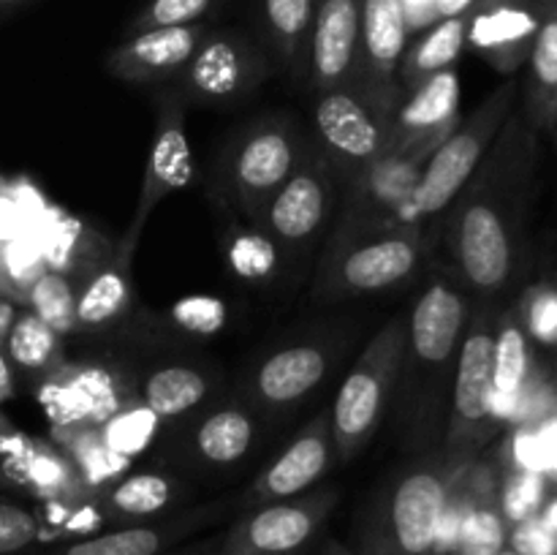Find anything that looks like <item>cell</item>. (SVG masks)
<instances>
[{"instance_id": "e575fe53", "label": "cell", "mask_w": 557, "mask_h": 555, "mask_svg": "<svg viewBox=\"0 0 557 555\" xmlns=\"http://www.w3.org/2000/svg\"><path fill=\"white\" fill-rule=\"evenodd\" d=\"M228 270L248 283H267L281 270V248L261 226L237 229L226 245Z\"/></svg>"}, {"instance_id": "e0dca14e", "label": "cell", "mask_w": 557, "mask_h": 555, "mask_svg": "<svg viewBox=\"0 0 557 555\" xmlns=\"http://www.w3.org/2000/svg\"><path fill=\"white\" fill-rule=\"evenodd\" d=\"M332 455V419L330 411H321L302 428V433L283 449V455L256 479L245 493V509L275 504V501L294 498L313 488L330 471Z\"/></svg>"}, {"instance_id": "9c48e42d", "label": "cell", "mask_w": 557, "mask_h": 555, "mask_svg": "<svg viewBox=\"0 0 557 555\" xmlns=\"http://www.w3.org/2000/svg\"><path fill=\"white\" fill-rule=\"evenodd\" d=\"M335 490L259 506L218 536L215 555H294L321 531L335 506Z\"/></svg>"}, {"instance_id": "681fc988", "label": "cell", "mask_w": 557, "mask_h": 555, "mask_svg": "<svg viewBox=\"0 0 557 555\" xmlns=\"http://www.w3.org/2000/svg\"><path fill=\"white\" fill-rule=\"evenodd\" d=\"M16 305L11 303V299H5V297H0V348L5 346V337H9V332H11V326H14V321H16Z\"/></svg>"}, {"instance_id": "7dc6e473", "label": "cell", "mask_w": 557, "mask_h": 555, "mask_svg": "<svg viewBox=\"0 0 557 555\" xmlns=\"http://www.w3.org/2000/svg\"><path fill=\"white\" fill-rule=\"evenodd\" d=\"M27 435H22L20 430L14 428V424L9 422V419L0 414V460H5V457L16 455V452H22L27 446Z\"/></svg>"}, {"instance_id": "836d02e7", "label": "cell", "mask_w": 557, "mask_h": 555, "mask_svg": "<svg viewBox=\"0 0 557 555\" xmlns=\"http://www.w3.org/2000/svg\"><path fill=\"white\" fill-rule=\"evenodd\" d=\"M5 351H9V362L14 368L25 370V373L47 375L60 365V354H63V335L44 324L36 313H20L14 326H11L9 337H5Z\"/></svg>"}, {"instance_id": "83f0119b", "label": "cell", "mask_w": 557, "mask_h": 555, "mask_svg": "<svg viewBox=\"0 0 557 555\" xmlns=\"http://www.w3.org/2000/svg\"><path fill=\"white\" fill-rule=\"evenodd\" d=\"M468 44V14L462 16H449V20L433 22V27L419 36V41H413L411 47L403 54V63L397 69L400 76V85L406 90L417 87L419 82H424L428 76L438 74V71L451 69L457 63V58L462 54Z\"/></svg>"}, {"instance_id": "30bf717a", "label": "cell", "mask_w": 557, "mask_h": 555, "mask_svg": "<svg viewBox=\"0 0 557 555\" xmlns=\"http://www.w3.org/2000/svg\"><path fill=\"white\" fill-rule=\"evenodd\" d=\"M297 163V136L286 123L270 120V123L253 125L234 147L232 166H228L234 199L243 207L245 215L261 223L272 196L292 177Z\"/></svg>"}, {"instance_id": "7a4b0ae2", "label": "cell", "mask_w": 557, "mask_h": 555, "mask_svg": "<svg viewBox=\"0 0 557 555\" xmlns=\"http://www.w3.org/2000/svg\"><path fill=\"white\" fill-rule=\"evenodd\" d=\"M515 101L517 82H504L493 96L479 103L476 112L455 125V131L428 158L417 185L392 218V229L424 226L428 221L438 218L446 207H451V201L460 196V190L479 169L482 158L487 156L498 131L511 118Z\"/></svg>"}, {"instance_id": "f1b7e54d", "label": "cell", "mask_w": 557, "mask_h": 555, "mask_svg": "<svg viewBox=\"0 0 557 555\" xmlns=\"http://www.w3.org/2000/svg\"><path fill=\"white\" fill-rule=\"evenodd\" d=\"M174 501V482L156 471L131 473L117 479L109 490L101 493V509L107 520L134 522L156 520Z\"/></svg>"}, {"instance_id": "f907efd6", "label": "cell", "mask_w": 557, "mask_h": 555, "mask_svg": "<svg viewBox=\"0 0 557 555\" xmlns=\"http://www.w3.org/2000/svg\"><path fill=\"white\" fill-rule=\"evenodd\" d=\"M14 395V375H11L9 359L0 354V403H5Z\"/></svg>"}, {"instance_id": "7c38bea8", "label": "cell", "mask_w": 557, "mask_h": 555, "mask_svg": "<svg viewBox=\"0 0 557 555\" xmlns=\"http://www.w3.org/2000/svg\"><path fill=\"white\" fill-rule=\"evenodd\" d=\"M332 166L326 156L315 147L299 152V163L292 177L281 185L267 207L259 226L275 239L277 245L308 243L321 223L326 221L332 207Z\"/></svg>"}, {"instance_id": "6da1fadb", "label": "cell", "mask_w": 557, "mask_h": 555, "mask_svg": "<svg viewBox=\"0 0 557 555\" xmlns=\"http://www.w3.org/2000/svg\"><path fill=\"white\" fill-rule=\"evenodd\" d=\"M533 166L536 131L511 114L473 177L451 201L446 248L457 272L479 294L500 292L515 275Z\"/></svg>"}, {"instance_id": "5bb4252c", "label": "cell", "mask_w": 557, "mask_h": 555, "mask_svg": "<svg viewBox=\"0 0 557 555\" xmlns=\"http://www.w3.org/2000/svg\"><path fill=\"white\" fill-rule=\"evenodd\" d=\"M362 41V0H319L308 41L310 82L319 92L354 87Z\"/></svg>"}, {"instance_id": "60d3db41", "label": "cell", "mask_w": 557, "mask_h": 555, "mask_svg": "<svg viewBox=\"0 0 557 555\" xmlns=\"http://www.w3.org/2000/svg\"><path fill=\"white\" fill-rule=\"evenodd\" d=\"M47 205L41 201L36 188L16 180V183H0V245L9 239L33 234L47 218Z\"/></svg>"}, {"instance_id": "d590c367", "label": "cell", "mask_w": 557, "mask_h": 555, "mask_svg": "<svg viewBox=\"0 0 557 555\" xmlns=\"http://www.w3.org/2000/svg\"><path fill=\"white\" fill-rule=\"evenodd\" d=\"M76 294H79V288L74 286L69 275L44 270L30 286V292H27L25 303L30 305V313H36L58 335H69V332L79 330V321H76Z\"/></svg>"}, {"instance_id": "484cf974", "label": "cell", "mask_w": 557, "mask_h": 555, "mask_svg": "<svg viewBox=\"0 0 557 555\" xmlns=\"http://www.w3.org/2000/svg\"><path fill=\"white\" fill-rule=\"evenodd\" d=\"M539 9L525 85V120L536 134L553 131L557 118V0H539Z\"/></svg>"}, {"instance_id": "816d5d0a", "label": "cell", "mask_w": 557, "mask_h": 555, "mask_svg": "<svg viewBox=\"0 0 557 555\" xmlns=\"http://www.w3.org/2000/svg\"><path fill=\"white\" fill-rule=\"evenodd\" d=\"M539 515H542V520L547 522V526L553 528V531L557 533V493L549 495L547 504L542 506V511H539Z\"/></svg>"}, {"instance_id": "cb8c5ba5", "label": "cell", "mask_w": 557, "mask_h": 555, "mask_svg": "<svg viewBox=\"0 0 557 555\" xmlns=\"http://www.w3.org/2000/svg\"><path fill=\"white\" fill-rule=\"evenodd\" d=\"M0 473L5 482L41 501H79L92 495L82 484L69 455L60 446H49L44 441L30 439L25 449L0 460Z\"/></svg>"}, {"instance_id": "ab89813d", "label": "cell", "mask_w": 557, "mask_h": 555, "mask_svg": "<svg viewBox=\"0 0 557 555\" xmlns=\"http://www.w3.org/2000/svg\"><path fill=\"white\" fill-rule=\"evenodd\" d=\"M158 424H161V419L145 403H136V406L120 408L98 430H101V439L109 449L131 460V457L141 455L152 444V439L158 433Z\"/></svg>"}, {"instance_id": "8992f818", "label": "cell", "mask_w": 557, "mask_h": 555, "mask_svg": "<svg viewBox=\"0 0 557 555\" xmlns=\"http://www.w3.org/2000/svg\"><path fill=\"white\" fill-rule=\"evenodd\" d=\"M428 250L424 226H395L362 234L330 250L326 294H373L408 281Z\"/></svg>"}, {"instance_id": "52a82bcc", "label": "cell", "mask_w": 557, "mask_h": 555, "mask_svg": "<svg viewBox=\"0 0 557 555\" xmlns=\"http://www.w3.org/2000/svg\"><path fill=\"white\" fill-rule=\"evenodd\" d=\"M441 141L444 139H417L408 145L389 147L373 166L351 180L346 210H343L332 248L354 237H362V234L379 232V229H392V218L408 199L424 163Z\"/></svg>"}, {"instance_id": "c3c4849f", "label": "cell", "mask_w": 557, "mask_h": 555, "mask_svg": "<svg viewBox=\"0 0 557 555\" xmlns=\"http://www.w3.org/2000/svg\"><path fill=\"white\" fill-rule=\"evenodd\" d=\"M479 0H433V20H449V16H462L476 5Z\"/></svg>"}, {"instance_id": "f6af8a7d", "label": "cell", "mask_w": 557, "mask_h": 555, "mask_svg": "<svg viewBox=\"0 0 557 555\" xmlns=\"http://www.w3.org/2000/svg\"><path fill=\"white\" fill-rule=\"evenodd\" d=\"M44 536V522L22 506L0 501V555H16Z\"/></svg>"}, {"instance_id": "4dcf8cb0", "label": "cell", "mask_w": 557, "mask_h": 555, "mask_svg": "<svg viewBox=\"0 0 557 555\" xmlns=\"http://www.w3.org/2000/svg\"><path fill=\"white\" fill-rule=\"evenodd\" d=\"M256 439V422L245 408L223 406L212 411L196 430V449L212 466L243 460Z\"/></svg>"}, {"instance_id": "7402d4cb", "label": "cell", "mask_w": 557, "mask_h": 555, "mask_svg": "<svg viewBox=\"0 0 557 555\" xmlns=\"http://www.w3.org/2000/svg\"><path fill=\"white\" fill-rule=\"evenodd\" d=\"M536 379L533 341L525 330L520 310L509 308L495 319V357H493V417L498 430L515 424L517 411Z\"/></svg>"}, {"instance_id": "ffe728a7", "label": "cell", "mask_w": 557, "mask_h": 555, "mask_svg": "<svg viewBox=\"0 0 557 555\" xmlns=\"http://www.w3.org/2000/svg\"><path fill=\"white\" fill-rule=\"evenodd\" d=\"M205 33L207 27L201 22L131 33L120 47L109 52L107 69L109 74L125 82L166 79L188 65Z\"/></svg>"}, {"instance_id": "603a6c76", "label": "cell", "mask_w": 557, "mask_h": 555, "mask_svg": "<svg viewBox=\"0 0 557 555\" xmlns=\"http://www.w3.org/2000/svg\"><path fill=\"white\" fill-rule=\"evenodd\" d=\"M330 368V357L315 343H294L261 362L253 375V395L267 408H288L308 397Z\"/></svg>"}, {"instance_id": "b9f144b4", "label": "cell", "mask_w": 557, "mask_h": 555, "mask_svg": "<svg viewBox=\"0 0 557 555\" xmlns=\"http://www.w3.org/2000/svg\"><path fill=\"white\" fill-rule=\"evenodd\" d=\"M169 319L190 335L212 337L226 326L228 308L221 297H212V294H188L172 305Z\"/></svg>"}, {"instance_id": "74e56055", "label": "cell", "mask_w": 557, "mask_h": 555, "mask_svg": "<svg viewBox=\"0 0 557 555\" xmlns=\"http://www.w3.org/2000/svg\"><path fill=\"white\" fill-rule=\"evenodd\" d=\"M47 270L36 234H22L0 245V297L25 299L36 278Z\"/></svg>"}, {"instance_id": "db71d44e", "label": "cell", "mask_w": 557, "mask_h": 555, "mask_svg": "<svg viewBox=\"0 0 557 555\" xmlns=\"http://www.w3.org/2000/svg\"><path fill=\"white\" fill-rule=\"evenodd\" d=\"M498 555H517V553H515V550H509V547H506V550H500Z\"/></svg>"}, {"instance_id": "d4e9b609", "label": "cell", "mask_w": 557, "mask_h": 555, "mask_svg": "<svg viewBox=\"0 0 557 555\" xmlns=\"http://www.w3.org/2000/svg\"><path fill=\"white\" fill-rule=\"evenodd\" d=\"M136 245H139V239L125 234L117 250L107 259V264L92 270L85 286H79V294H76L79 330H103L128 310L131 299H134L131 264H134Z\"/></svg>"}, {"instance_id": "11a10c76", "label": "cell", "mask_w": 557, "mask_h": 555, "mask_svg": "<svg viewBox=\"0 0 557 555\" xmlns=\"http://www.w3.org/2000/svg\"><path fill=\"white\" fill-rule=\"evenodd\" d=\"M553 134H555V141H557V118H555V125H553Z\"/></svg>"}, {"instance_id": "3957f363", "label": "cell", "mask_w": 557, "mask_h": 555, "mask_svg": "<svg viewBox=\"0 0 557 555\" xmlns=\"http://www.w3.org/2000/svg\"><path fill=\"white\" fill-rule=\"evenodd\" d=\"M408 348V321L392 319L359 354L332 406V446L341 462L354 460L379 430Z\"/></svg>"}, {"instance_id": "ee69618b", "label": "cell", "mask_w": 557, "mask_h": 555, "mask_svg": "<svg viewBox=\"0 0 557 555\" xmlns=\"http://www.w3.org/2000/svg\"><path fill=\"white\" fill-rule=\"evenodd\" d=\"M525 330L533 343L557 346V288L539 286L525 297V303L517 305Z\"/></svg>"}, {"instance_id": "9a60e30c", "label": "cell", "mask_w": 557, "mask_h": 555, "mask_svg": "<svg viewBox=\"0 0 557 555\" xmlns=\"http://www.w3.org/2000/svg\"><path fill=\"white\" fill-rule=\"evenodd\" d=\"M190 180H194V156H190V141L185 136V112L177 98H163L158 107L156 136H152L150 156L145 163V180H141L134 221L125 234L141 239L150 212L169 194L183 190Z\"/></svg>"}, {"instance_id": "f5cc1de1", "label": "cell", "mask_w": 557, "mask_h": 555, "mask_svg": "<svg viewBox=\"0 0 557 555\" xmlns=\"http://www.w3.org/2000/svg\"><path fill=\"white\" fill-rule=\"evenodd\" d=\"M215 544H218V536L212 539V542L196 544V547L185 550V553H177V555H215Z\"/></svg>"}, {"instance_id": "ac0fdd59", "label": "cell", "mask_w": 557, "mask_h": 555, "mask_svg": "<svg viewBox=\"0 0 557 555\" xmlns=\"http://www.w3.org/2000/svg\"><path fill=\"white\" fill-rule=\"evenodd\" d=\"M539 16V0H479L468 11V44L500 74H515L528 63Z\"/></svg>"}, {"instance_id": "7bdbcfd3", "label": "cell", "mask_w": 557, "mask_h": 555, "mask_svg": "<svg viewBox=\"0 0 557 555\" xmlns=\"http://www.w3.org/2000/svg\"><path fill=\"white\" fill-rule=\"evenodd\" d=\"M215 5V0H150L139 14L131 20V33L156 30V27H180L199 22L207 11Z\"/></svg>"}, {"instance_id": "4316f807", "label": "cell", "mask_w": 557, "mask_h": 555, "mask_svg": "<svg viewBox=\"0 0 557 555\" xmlns=\"http://www.w3.org/2000/svg\"><path fill=\"white\" fill-rule=\"evenodd\" d=\"M207 517L188 515L174 517L169 522H156V526H125L117 531L96 533L79 542H71L65 547L54 550L49 555H163L174 542L194 533Z\"/></svg>"}, {"instance_id": "f546056e", "label": "cell", "mask_w": 557, "mask_h": 555, "mask_svg": "<svg viewBox=\"0 0 557 555\" xmlns=\"http://www.w3.org/2000/svg\"><path fill=\"white\" fill-rule=\"evenodd\" d=\"M54 441L74 462L87 493L101 495L128 471V457L109 449L101 430H54Z\"/></svg>"}, {"instance_id": "2e32d148", "label": "cell", "mask_w": 557, "mask_h": 555, "mask_svg": "<svg viewBox=\"0 0 557 555\" xmlns=\"http://www.w3.org/2000/svg\"><path fill=\"white\" fill-rule=\"evenodd\" d=\"M264 74V60L239 33H205L183 69V85L201 101H228L248 92Z\"/></svg>"}, {"instance_id": "44dd1931", "label": "cell", "mask_w": 557, "mask_h": 555, "mask_svg": "<svg viewBox=\"0 0 557 555\" xmlns=\"http://www.w3.org/2000/svg\"><path fill=\"white\" fill-rule=\"evenodd\" d=\"M460 79L455 69L438 71L408 90L389 112V147L417 139H446L460 123Z\"/></svg>"}, {"instance_id": "8d00e7d4", "label": "cell", "mask_w": 557, "mask_h": 555, "mask_svg": "<svg viewBox=\"0 0 557 555\" xmlns=\"http://www.w3.org/2000/svg\"><path fill=\"white\" fill-rule=\"evenodd\" d=\"M506 539L509 526L498 509V488H493L479 495L473 509L468 511L451 555H498L506 550Z\"/></svg>"}, {"instance_id": "1f68e13d", "label": "cell", "mask_w": 557, "mask_h": 555, "mask_svg": "<svg viewBox=\"0 0 557 555\" xmlns=\"http://www.w3.org/2000/svg\"><path fill=\"white\" fill-rule=\"evenodd\" d=\"M207 392H210V384L199 370L188 365H166L147 375L141 386V403L158 419H174L199 406Z\"/></svg>"}, {"instance_id": "5b68a950", "label": "cell", "mask_w": 557, "mask_h": 555, "mask_svg": "<svg viewBox=\"0 0 557 555\" xmlns=\"http://www.w3.org/2000/svg\"><path fill=\"white\" fill-rule=\"evenodd\" d=\"M451 479L444 462L408 471L364 533L362 555H433Z\"/></svg>"}, {"instance_id": "9f6ffc18", "label": "cell", "mask_w": 557, "mask_h": 555, "mask_svg": "<svg viewBox=\"0 0 557 555\" xmlns=\"http://www.w3.org/2000/svg\"><path fill=\"white\" fill-rule=\"evenodd\" d=\"M0 3H16V0H0Z\"/></svg>"}, {"instance_id": "4fadbf2b", "label": "cell", "mask_w": 557, "mask_h": 555, "mask_svg": "<svg viewBox=\"0 0 557 555\" xmlns=\"http://www.w3.org/2000/svg\"><path fill=\"white\" fill-rule=\"evenodd\" d=\"M38 403L52 430H98L125 406L114 375L103 368L58 365L38 381Z\"/></svg>"}, {"instance_id": "d6986e66", "label": "cell", "mask_w": 557, "mask_h": 555, "mask_svg": "<svg viewBox=\"0 0 557 555\" xmlns=\"http://www.w3.org/2000/svg\"><path fill=\"white\" fill-rule=\"evenodd\" d=\"M468 324V299L451 283L433 281L408 316V348L413 365L446 368L457 354Z\"/></svg>"}, {"instance_id": "d6a6232c", "label": "cell", "mask_w": 557, "mask_h": 555, "mask_svg": "<svg viewBox=\"0 0 557 555\" xmlns=\"http://www.w3.org/2000/svg\"><path fill=\"white\" fill-rule=\"evenodd\" d=\"M315 3L319 0H261L267 38L286 65H297L308 58Z\"/></svg>"}, {"instance_id": "8fae6325", "label": "cell", "mask_w": 557, "mask_h": 555, "mask_svg": "<svg viewBox=\"0 0 557 555\" xmlns=\"http://www.w3.org/2000/svg\"><path fill=\"white\" fill-rule=\"evenodd\" d=\"M411 22L403 0H362V41H359V71L351 90L381 114L389 118L395 76L408 49Z\"/></svg>"}, {"instance_id": "ba28073f", "label": "cell", "mask_w": 557, "mask_h": 555, "mask_svg": "<svg viewBox=\"0 0 557 555\" xmlns=\"http://www.w3.org/2000/svg\"><path fill=\"white\" fill-rule=\"evenodd\" d=\"M313 125L321 152L346 185L389 150V118L351 87L319 92Z\"/></svg>"}, {"instance_id": "bcb514c9", "label": "cell", "mask_w": 557, "mask_h": 555, "mask_svg": "<svg viewBox=\"0 0 557 555\" xmlns=\"http://www.w3.org/2000/svg\"><path fill=\"white\" fill-rule=\"evenodd\" d=\"M506 547L517 555H557V533L542 520V515L528 517L509 528Z\"/></svg>"}, {"instance_id": "277c9868", "label": "cell", "mask_w": 557, "mask_h": 555, "mask_svg": "<svg viewBox=\"0 0 557 555\" xmlns=\"http://www.w3.org/2000/svg\"><path fill=\"white\" fill-rule=\"evenodd\" d=\"M495 319L493 310H479L468 319L457 348L455 392L451 417L446 430L444 466L449 473L462 471L476 462L479 452L498 433L493 417V357H495Z\"/></svg>"}, {"instance_id": "f35d334b", "label": "cell", "mask_w": 557, "mask_h": 555, "mask_svg": "<svg viewBox=\"0 0 557 555\" xmlns=\"http://www.w3.org/2000/svg\"><path fill=\"white\" fill-rule=\"evenodd\" d=\"M549 498V479L542 471L528 468H506L504 482L498 484V509L506 526L536 517Z\"/></svg>"}]
</instances>
